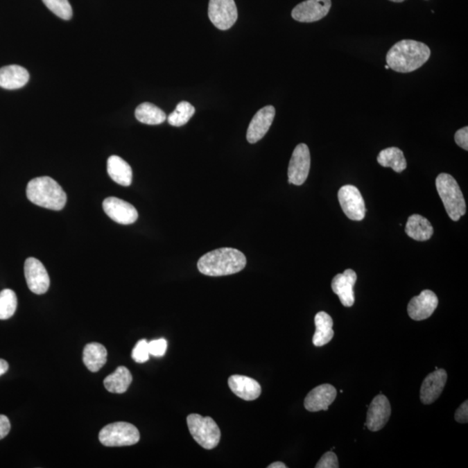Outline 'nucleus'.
<instances>
[{
  "instance_id": "1",
  "label": "nucleus",
  "mask_w": 468,
  "mask_h": 468,
  "mask_svg": "<svg viewBox=\"0 0 468 468\" xmlns=\"http://www.w3.org/2000/svg\"><path fill=\"white\" fill-rule=\"evenodd\" d=\"M431 55L428 45L412 40H404L393 45L388 51V67L400 73H409L421 68Z\"/></svg>"
},
{
  "instance_id": "2",
  "label": "nucleus",
  "mask_w": 468,
  "mask_h": 468,
  "mask_svg": "<svg viewBox=\"0 0 468 468\" xmlns=\"http://www.w3.org/2000/svg\"><path fill=\"white\" fill-rule=\"evenodd\" d=\"M246 266L244 253L230 248H218L204 254L197 266L204 275L220 277L241 272Z\"/></svg>"
},
{
  "instance_id": "3",
  "label": "nucleus",
  "mask_w": 468,
  "mask_h": 468,
  "mask_svg": "<svg viewBox=\"0 0 468 468\" xmlns=\"http://www.w3.org/2000/svg\"><path fill=\"white\" fill-rule=\"evenodd\" d=\"M26 196L31 203L53 211H60L67 202L62 187L51 177H37L28 183Z\"/></svg>"
},
{
  "instance_id": "4",
  "label": "nucleus",
  "mask_w": 468,
  "mask_h": 468,
  "mask_svg": "<svg viewBox=\"0 0 468 468\" xmlns=\"http://www.w3.org/2000/svg\"><path fill=\"white\" fill-rule=\"evenodd\" d=\"M436 189L451 220L458 221L466 214L467 207L462 192L456 179L442 173L435 180Z\"/></svg>"
},
{
  "instance_id": "5",
  "label": "nucleus",
  "mask_w": 468,
  "mask_h": 468,
  "mask_svg": "<svg viewBox=\"0 0 468 468\" xmlns=\"http://www.w3.org/2000/svg\"><path fill=\"white\" fill-rule=\"evenodd\" d=\"M191 435L196 442L207 450L214 449L220 442L221 432L217 423L207 416L191 414L187 418Z\"/></svg>"
},
{
  "instance_id": "6",
  "label": "nucleus",
  "mask_w": 468,
  "mask_h": 468,
  "mask_svg": "<svg viewBox=\"0 0 468 468\" xmlns=\"http://www.w3.org/2000/svg\"><path fill=\"white\" fill-rule=\"evenodd\" d=\"M99 440L106 447L132 446L140 440V433L130 423L114 422L101 430Z\"/></svg>"
},
{
  "instance_id": "7",
  "label": "nucleus",
  "mask_w": 468,
  "mask_h": 468,
  "mask_svg": "<svg viewBox=\"0 0 468 468\" xmlns=\"http://www.w3.org/2000/svg\"><path fill=\"white\" fill-rule=\"evenodd\" d=\"M208 17L218 30L230 29L238 19V10L234 0H210Z\"/></svg>"
},
{
  "instance_id": "8",
  "label": "nucleus",
  "mask_w": 468,
  "mask_h": 468,
  "mask_svg": "<svg viewBox=\"0 0 468 468\" xmlns=\"http://www.w3.org/2000/svg\"><path fill=\"white\" fill-rule=\"evenodd\" d=\"M311 168V154L308 146L300 144L295 148L288 168V182L301 186L305 182Z\"/></svg>"
},
{
  "instance_id": "9",
  "label": "nucleus",
  "mask_w": 468,
  "mask_h": 468,
  "mask_svg": "<svg viewBox=\"0 0 468 468\" xmlns=\"http://www.w3.org/2000/svg\"><path fill=\"white\" fill-rule=\"evenodd\" d=\"M338 200L343 213L349 220H363L366 214L365 203L357 187L345 185L338 191Z\"/></svg>"
},
{
  "instance_id": "10",
  "label": "nucleus",
  "mask_w": 468,
  "mask_h": 468,
  "mask_svg": "<svg viewBox=\"0 0 468 468\" xmlns=\"http://www.w3.org/2000/svg\"><path fill=\"white\" fill-rule=\"evenodd\" d=\"M24 276L31 291L37 295L47 293L50 287V277L40 260L28 258L24 262Z\"/></svg>"
},
{
  "instance_id": "11",
  "label": "nucleus",
  "mask_w": 468,
  "mask_h": 468,
  "mask_svg": "<svg viewBox=\"0 0 468 468\" xmlns=\"http://www.w3.org/2000/svg\"><path fill=\"white\" fill-rule=\"evenodd\" d=\"M331 7V0H306L295 7L291 12V17L298 22H315L324 19Z\"/></svg>"
},
{
  "instance_id": "12",
  "label": "nucleus",
  "mask_w": 468,
  "mask_h": 468,
  "mask_svg": "<svg viewBox=\"0 0 468 468\" xmlns=\"http://www.w3.org/2000/svg\"><path fill=\"white\" fill-rule=\"evenodd\" d=\"M103 207L111 220L121 225L135 223L138 218V211L133 205L116 197H109L103 200Z\"/></svg>"
},
{
  "instance_id": "13",
  "label": "nucleus",
  "mask_w": 468,
  "mask_h": 468,
  "mask_svg": "<svg viewBox=\"0 0 468 468\" xmlns=\"http://www.w3.org/2000/svg\"><path fill=\"white\" fill-rule=\"evenodd\" d=\"M439 300L433 291H422L419 296L412 298L408 305V313L413 320L422 321L431 317L438 306Z\"/></svg>"
},
{
  "instance_id": "14",
  "label": "nucleus",
  "mask_w": 468,
  "mask_h": 468,
  "mask_svg": "<svg viewBox=\"0 0 468 468\" xmlns=\"http://www.w3.org/2000/svg\"><path fill=\"white\" fill-rule=\"evenodd\" d=\"M391 415L390 401L383 395H377L369 406L365 426L372 432L379 431L387 424Z\"/></svg>"
},
{
  "instance_id": "15",
  "label": "nucleus",
  "mask_w": 468,
  "mask_h": 468,
  "mask_svg": "<svg viewBox=\"0 0 468 468\" xmlns=\"http://www.w3.org/2000/svg\"><path fill=\"white\" fill-rule=\"evenodd\" d=\"M275 113V107L269 105L262 107L255 114L246 133V139L250 144H256L265 137L272 126Z\"/></svg>"
},
{
  "instance_id": "16",
  "label": "nucleus",
  "mask_w": 468,
  "mask_h": 468,
  "mask_svg": "<svg viewBox=\"0 0 468 468\" xmlns=\"http://www.w3.org/2000/svg\"><path fill=\"white\" fill-rule=\"evenodd\" d=\"M338 395L331 384H322L312 390L304 399V408L310 412L327 411Z\"/></svg>"
},
{
  "instance_id": "17",
  "label": "nucleus",
  "mask_w": 468,
  "mask_h": 468,
  "mask_svg": "<svg viewBox=\"0 0 468 468\" xmlns=\"http://www.w3.org/2000/svg\"><path fill=\"white\" fill-rule=\"evenodd\" d=\"M356 273L352 269H347L343 273L338 274L332 279L333 293L338 295L343 306L352 307L355 303L354 286L356 282Z\"/></svg>"
},
{
  "instance_id": "18",
  "label": "nucleus",
  "mask_w": 468,
  "mask_h": 468,
  "mask_svg": "<svg viewBox=\"0 0 468 468\" xmlns=\"http://www.w3.org/2000/svg\"><path fill=\"white\" fill-rule=\"evenodd\" d=\"M447 380L446 370L437 369L426 376L422 384L421 401L428 405L435 402L442 395Z\"/></svg>"
},
{
  "instance_id": "19",
  "label": "nucleus",
  "mask_w": 468,
  "mask_h": 468,
  "mask_svg": "<svg viewBox=\"0 0 468 468\" xmlns=\"http://www.w3.org/2000/svg\"><path fill=\"white\" fill-rule=\"evenodd\" d=\"M229 388L238 397L245 401H254L261 394V386L251 377L234 374L229 377Z\"/></svg>"
},
{
  "instance_id": "20",
  "label": "nucleus",
  "mask_w": 468,
  "mask_h": 468,
  "mask_svg": "<svg viewBox=\"0 0 468 468\" xmlns=\"http://www.w3.org/2000/svg\"><path fill=\"white\" fill-rule=\"evenodd\" d=\"M30 74L22 66L7 65L0 69V87L6 89H17L26 85Z\"/></svg>"
},
{
  "instance_id": "21",
  "label": "nucleus",
  "mask_w": 468,
  "mask_h": 468,
  "mask_svg": "<svg viewBox=\"0 0 468 468\" xmlns=\"http://www.w3.org/2000/svg\"><path fill=\"white\" fill-rule=\"evenodd\" d=\"M107 173L114 182L121 186L131 185L133 173L130 164L117 155L110 156L107 162Z\"/></svg>"
},
{
  "instance_id": "22",
  "label": "nucleus",
  "mask_w": 468,
  "mask_h": 468,
  "mask_svg": "<svg viewBox=\"0 0 468 468\" xmlns=\"http://www.w3.org/2000/svg\"><path fill=\"white\" fill-rule=\"evenodd\" d=\"M408 237L417 241H428L432 237L433 229L431 223L419 214H413L408 218L405 227Z\"/></svg>"
},
{
  "instance_id": "23",
  "label": "nucleus",
  "mask_w": 468,
  "mask_h": 468,
  "mask_svg": "<svg viewBox=\"0 0 468 468\" xmlns=\"http://www.w3.org/2000/svg\"><path fill=\"white\" fill-rule=\"evenodd\" d=\"M107 352L105 347L98 343H90L83 349V360L87 369L97 372L105 365Z\"/></svg>"
},
{
  "instance_id": "24",
  "label": "nucleus",
  "mask_w": 468,
  "mask_h": 468,
  "mask_svg": "<svg viewBox=\"0 0 468 468\" xmlns=\"http://www.w3.org/2000/svg\"><path fill=\"white\" fill-rule=\"evenodd\" d=\"M315 332L313 336V345L321 347L327 345L334 336L333 319L324 311L318 312L315 317Z\"/></svg>"
},
{
  "instance_id": "25",
  "label": "nucleus",
  "mask_w": 468,
  "mask_h": 468,
  "mask_svg": "<svg viewBox=\"0 0 468 468\" xmlns=\"http://www.w3.org/2000/svg\"><path fill=\"white\" fill-rule=\"evenodd\" d=\"M132 374L126 367H118L114 373L110 374L103 381L104 386L110 393L123 394L128 390L132 383Z\"/></svg>"
},
{
  "instance_id": "26",
  "label": "nucleus",
  "mask_w": 468,
  "mask_h": 468,
  "mask_svg": "<svg viewBox=\"0 0 468 468\" xmlns=\"http://www.w3.org/2000/svg\"><path fill=\"white\" fill-rule=\"evenodd\" d=\"M377 162L384 168H391L397 173H401L407 168V161L404 152L395 147L381 150L377 156Z\"/></svg>"
},
{
  "instance_id": "27",
  "label": "nucleus",
  "mask_w": 468,
  "mask_h": 468,
  "mask_svg": "<svg viewBox=\"0 0 468 468\" xmlns=\"http://www.w3.org/2000/svg\"><path fill=\"white\" fill-rule=\"evenodd\" d=\"M135 114L140 123L148 125L162 124L166 119L164 111L150 103L140 104L135 110Z\"/></svg>"
},
{
  "instance_id": "28",
  "label": "nucleus",
  "mask_w": 468,
  "mask_h": 468,
  "mask_svg": "<svg viewBox=\"0 0 468 468\" xmlns=\"http://www.w3.org/2000/svg\"><path fill=\"white\" fill-rule=\"evenodd\" d=\"M194 113H196V109L192 104L183 101L176 106L175 110L169 114L168 123L173 127H182L189 123Z\"/></svg>"
},
{
  "instance_id": "29",
  "label": "nucleus",
  "mask_w": 468,
  "mask_h": 468,
  "mask_svg": "<svg viewBox=\"0 0 468 468\" xmlns=\"http://www.w3.org/2000/svg\"><path fill=\"white\" fill-rule=\"evenodd\" d=\"M17 295L12 290L0 291V319L6 320L12 318L17 310Z\"/></svg>"
},
{
  "instance_id": "30",
  "label": "nucleus",
  "mask_w": 468,
  "mask_h": 468,
  "mask_svg": "<svg viewBox=\"0 0 468 468\" xmlns=\"http://www.w3.org/2000/svg\"><path fill=\"white\" fill-rule=\"evenodd\" d=\"M47 8L55 15L64 20L71 19L72 17V7L69 0H42Z\"/></svg>"
},
{
  "instance_id": "31",
  "label": "nucleus",
  "mask_w": 468,
  "mask_h": 468,
  "mask_svg": "<svg viewBox=\"0 0 468 468\" xmlns=\"http://www.w3.org/2000/svg\"><path fill=\"white\" fill-rule=\"evenodd\" d=\"M148 343L145 339H141L135 346L132 352V358L138 363H144L149 359Z\"/></svg>"
},
{
  "instance_id": "32",
  "label": "nucleus",
  "mask_w": 468,
  "mask_h": 468,
  "mask_svg": "<svg viewBox=\"0 0 468 468\" xmlns=\"http://www.w3.org/2000/svg\"><path fill=\"white\" fill-rule=\"evenodd\" d=\"M168 348V343L164 338L153 340L148 343L149 353L150 355L161 357L165 355Z\"/></svg>"
},
{
  "instance_id": "33",
  "label": "nucleus",
  "mask_w": 468,
  "mask_h": 468,
  "mask_svg": "<svg viewBox=\"0 0 468 468\" xmlns=\"http://www.w3.org/2000/svg\"><path fill=\"white\" fill-rule=\"evenodd\" d=\"M315 468H338V456L334 452L329 451L322 456L320 460L315 465Z\"/></svg>"
},
{
  "instance_id": "34",
  "label": "nucleus",
  "mask_w": 468,
  "mask_h": 468,
  "mask_svg": "<svg viewBox=\"0 0 468 468\" xmlns=\"http://www.w3.org/2000/svg\"><path fill=\"white\" fill-rule=\"evenodd\" d=\"M456 144L465 150H468V128L464 127L458 130L454 135Z\"/></svg>"
},
{
  "instance_id": "35",
  "label": "nucleus",
  "mask_w": 468,
  "mask_h": 468,
  "mask_svg": "<svg viewBox=\"0 0 468 468\" xmlns=\"http://www.w3.org/2000/svg\"><path fill=\"white\" fill-rule=\"evenodd\" d=\"M456 421L460 423H467L468 422V401H465L462 404L457 408L456 415H454Z\"/></svg>"
},
{
  "instance_id": "36",
  "label": "nucleus",
  "mask_w": 468,
  "mask_h": 468,
  "mask_svg": "<svg viewBox=\"0 0 468 468\" xmlns=\"http://www.w3.org/2000/svg\"><path fill=\"white\" fill-rule=\"evenodd\" d=\"M10 430V422L8 417L3 415H0V440L5 438L8 435Z\"/></svg>"
},
{
  "instance_id": "37",
  "label": "nucleus",
  "mask_w": 468,
  "mask_h": 468,
  "mask_svg": "<svg viewBox=\"0 0 468 468\" xmlns=\"http://www.w3.org/2000/svg\"><path fill=\"white\" fill-rule=\"evenodd\" d=\"M9 369V364L6 360L0 359V376L6 374Z\"/></svg>"
},
{
  "instance_id": "38",
  "label": "nucleus",
  "mask_w": 468,
  "mask_h": 468,
  "mask_svg": "<svg viewBox=\"0 0 468 468\" xmlns=\"http://www.w3.org/2000/svg\"><path fill=\"white\" fill-rule=\"evenodd\" d=\"M268 468H286V464L280 462V461H277V462L272 463L269 465Z\"/></svg>"
},
{
  "instance_id": "39",
  "label": "nucleus",
  "mask_w": 468,
  "mask_h": 468,
  "mask_svg": "<svg viewBox=\"0 0 468 468\" xmlns=\"http://www.w3.org/2000/svg\"><path fill=\"white\" fill-rule=\"evenodd\" d=\"M390 1L395 2V3H401L405 1V0H390Z\"/></svg>"
},
{
  "instance_id": "40",
  "label": "nucleus",
  "mask_w": 468,
  "mask_h": 468,
  "mask_svg": "<svg viewBox=\"0 0 468 468\" xmlns=\"http://www.w3.org/2000/svg\"><path fill=\"white\" fill-rule=\"evenodd\" d=\"M385 69H390V67H388V65L387 64L386 66H385Z\"/></svg>"
}]
</instances>
